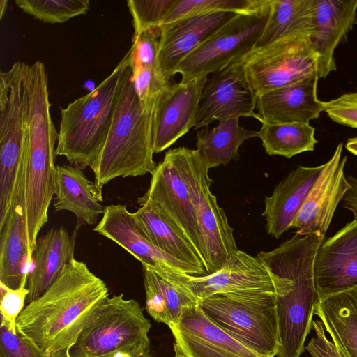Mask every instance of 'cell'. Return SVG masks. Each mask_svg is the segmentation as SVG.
Instances as JSON below:
<instances>
[{"label":"cell","mask_w":357,"mask_h":357,"mask_svg":"<svg viewBox=\"0 0 357 357\" xmlns=\"http://www.w3.org/2000/svg\"><path fill=\"white\" fill-rule=\"evenodd\" d=\"M271 0L248 13H238L189 54L176 73L187 83L226 68L255 50L268 20Z\"/></svg>","instance_id":"9c48e42d"},{"label":"cell","mask_w":357,"mask_h":357,"mask_svg":"<svg viewBox=\"0 0 357 357\" xmlns=\"http://www.w3.org/2000/svg\"><path fill=\"white\" fill-rule=\"evenodd\" d=\"M93 230L123 248L142 265L153 268H172L195 275L190 266L167 255L145 237L133 213L127 209L126 205L118 204L104 207L102 217Z\"/></svg>","instance_id":"d6986e66"},{"label":"cell","mask_w":357,"mask_h":357,"mask_svg":"<svg viewBox=\"0 0 357 357\" xmlns=\"http://www.w3.org/2000/svg\"><path fill=\"white\" fill-rule=\"evenodd\" d=\"M239 119L219 121L211 129L202 128L197 133V150L211 168L225 166L238 159V149L247 139L259 137V132L239 125Z\"/></svg>","instance_id":"f546056e"},{"label":"cell","mask_w":357,"mask_h":357,"mask_svg":"<svg viewBox=\"0 0 357 357\" xmlns=\"http://www.w3.org/2000/svg\"><path fill=\"white\" fill-rule=\"evenodd\" d=\"M314 0H271L270 13L255 49L287 38H310Z\"/></svg>","instance_id":"f1b7e54d"},{"label":"cell","mask_w":357,"mask_h":357,"mask_svg":"<svg viewBox=\"0 0 357 357\" xmlns=\"http://www.w3.org/2000/svg\"><path fill=\"white\" fill-rule=\"evenodd\" d=\"M324 112L333 121L357 128V92L343 94L325 102Z\"/></svg>","instance_id":"f35d334b"},{"label":"cell","mask_w":357,"mask_h":357,"mask_svg":"<svg viewBox=\"0 0 357 357\" xmlns=\"http://www.w3.org/2000/svg\"><path fill=\"white\" fill-rule=\"evenodd\" d=\"M127 76L105 144L91 165L94 183L100 188L117 177L152 174L154 107H144Z\"/></svg>","instance_id":"5b68a950"},{"label":"cell","mask_w":357,"mask_h":357,"mask_svg":"<svg viewBox=\"0 0 357 357\" xmlns=\"http://www.w3.org/2000/svg\"><path fill=\"white\" fill-rule=\"evenodd\" d=\"M151 327L139 303L123 294L105 298L95 310L75 344L71 357H104L122 349L151 344Z\"/></svg>","instance_id":"ba28073f"},{"label":"cell","mask_w":357,"mask_h":357,"mask_svg":"<svg viewBox=\"0 0 357 357\" xmlns=\"http://www.w3.org/2000/svg\"><path fill=\"white\" fill-rule=\"evenodd\" d=\"M68 349L60 351L51 357H71L69 354Z\"/></svg>","instance_id":"f6af8a7d"},{"label":"cell","mask_w":357,"mask_h":357,"mask_svg":"<svg viewBox=\"0 0 357 357\" xmlns=\"http://www.w3.org/2000/svg\"><path fill=\"white\" fill-rule=\"evenodd\" d=\"M0 357H44L27 340L17 331L13 333L1 321Z\"/></svg>","instance_id":"74e56055"},{"label":"cell","mask_w":357,"mask_h":357,"mask_svg":"<svg viewBox=\"0 0 357 357\" xmlns=\"http://www.w3.org/2000/svg\"><path fill=\"white\" fill-rule=\"evenodd\" d=\"M28 135L24 162V218L31 260L38 234L48 221L55 192L56 132L50 114L47 75L44 64L29 66Z\"/></svg>","instance_id":"7a4b0ae2"},{"label":"cell","mask_w":357,"mask_h":357,"mask_svg":"<svg viewBox=\"0 0 357 357\" xmlns=\"http://www.w3.org/2000/svg\"><path fill=\"white\" fill-rule=\"evenodd\" d=\"M312 329L315 335L312 337L305 349L312 357H344L326 335L323 323L320 319L313 320Z\"/></svg>","instance_id":"ab89813d"},{"label":"cell","mask_w":357,"mask_h":357,"mask_svg":"<svg viewBox=\"0 0 357 357\" xmlns=\"http://www.w3.org/2000/svg\"><path fill=\"white\" fill-rule=\"evenodd\" d=\"M318 60L310 38H287L253 50L243 57V68L257 96L318 73Z\"/></svg>","instance_id":"30bf717a"},{"label":"cell","mask_w":357,"mask_h":357,"mask_svg":"<svg viewBox=\"0 0 357 357\" xmlns=\"http://www.w3.org/2000/svg\"><path fill=\"white\" fill-rule=\"evenodd\" d=\"M238 14L218 12L161 26L158 66L164 79L172 82L182 61Z\"/></svg>","instance_id":"ac0fdd59"},{"label":"cell","mask_w":357,"mask_h":357,"mask_svg":"<svg viewBox=\"0 0 357 357\" xmlns=\"http://www.w3.org/2000/svg\"><path fill=\"white\" fill-rule=\"evenodd\" d=\"M174 357H188L184 352L175 344H174Z\"/></svg>","instance_id":"ee69618b"},{"label":"cell","mask_w":357,"mask_h":357,"mask_svg":"<svg viewBox=\"0 0 357 357\" xmlns=\"http://www.w3.org/2000/svg\"><path fill=\"white\" fill-rule=\"evenodd\" d=\"M243 57L207 78L200 98L194 130L207 127L213 121L252 117L257 96L249 85L243 68Z\"/></svg>","instance_id":"4fadbf2b"},{"label":"cell","mask_w":357,"mask_h":357,"mask_svg":"<svg viewBox=\"0 0 357 357\" xmlns=\"http://www.w3.org/2000/svg\"><path fill=\"white\" fill-rule=\"evenodd\" d=\"M108 296L105 282L74 258L40 296L26 304L17 319V331L44 357H51L75 344Z\"/></svg>","instance_id":"6da1fadb"},{"label":"cell","mask_w":357,"mask_h":357,"mask_svg":"<svg viewBox=\"0 0 357 357\" xmlns=\"http://www.w3.org/2000/svg\"><path fill=\"white\" fill-rule=\"evenodd\" d=\"M318 73L257 96L256 114L262 123H309L324 112L325 102L317 98Z\"/></svg>","instance_id":"ffe728a7"},{"label":"cell","mask_w":357,"mask_h":357,"mask_svg":"<svg viewBox=\"0 0 357 357\" xmlns=\"http://www.w3.org/2000/svg\"><path fill=\"white\" fill-rule=\"evenodd\" d=\"M153 202L188 240L206 266L205 250L185 183L178 168L175 149L165 153L151 174L150 184L137 201Z\"/></svg>","instance_id":"7c38bea8"},{"label":"cell","mask_w":357,"mask_h":357,"mask_svg":"<svg viewBox=\"0 0 357 357\" xmlns=\"http://www.w3.org/2000/svg\"><path fill=\"white\" fill-rule=\"evenodd\" d=\"M55 211H66L77 218L79 227L93 225L104 212L102 190L89 181L82 169L72 165H57L55 178Z\"/></svg>","instance_id":"d4e9b609"},{"label":"cell","mask_w":357,"mask_h":357,"mask_svg":"<svg viewBox=\"0 0 357 357\" xmlns=\"http://www.w3.org/2000/svg\"><path fill=\"white\" fill-rule=\"evenodd\" d=\"M169 328L188 357H264L211 321L199 304L185 309Z\"/></svg>","instance_id":"e0dca14e"},{"label":"cell","mask_w":357,"mask_h":357,"mask_svg":"<svg viewBox=\"0 0 357 357\" xmlns=\"http://www.w3.org/2000/svg\"><path fill=\"white\" fill-rule=\"evenodd\" d=\"M325 236L296 234L276 248L261 251L257 257L278 276L292 281L291 289L278 297L280 347L276 357H300L312 328L316 304L319 301L314 280V262Z\"/></svg>","instance_id":"3957f363"},{"label":"cell","mask_w":357,"mask_h":357,"mask_svg":"<svg viewBox=\"0 0 357 357\" xmlns=\"http://www.w3.org/2000/svg\"><path fill=\"white\" fill-rule=\"evenodd\" d=\"M142 268L146 310L155 321L169 326L179 320L185 309L199 304V300L169 273L172 268L146 265Z\"/></svg>","instance_id":"4316f807"},{"label":"cell","mask_w":357,"mask_h":357,"mask_svg":"<svg viewBox=\"0 0 357 357\" xmlns=\"http://www.w3.org/2000/svg\"><path fill=\"white\" fill-rule=\"evenodd\" d=\"M324 164L316 167L298 166L275 188L271 196L264 199L267 233L279 238L291 228L298 212L312 185L321 174Z\"/></svg>","instance_id":"603a6c76"},{"label":"cell","mask_w":357,"mask_h":357,"mask_svg":"<svg viewBox=\"0 0 357 357\" xmlns=\"http://www.w3.org/2000/svg\"><path fill=\"white\" fill-rule=\"evenodd\" d=\"M177 0H128L132 17L134 36L160 27Z\"/></svg>","instance_id":"836d02e7"},{"label":"cell","mask_w":357,"mask_h":357,"mask_svg":"<svg viewBox=\"0 0 357 357\" xmlns=\"http://www.w3.org/2000/svg\"><path fill=\"white\" fill-rule=\"evenodd\" d=\"M343 144L336 147L306 197L291 228L296 234L319 233L325 236L336 208L350 185L344 174L347 157L341 158Z\"/></svg>","instance_id":"9a60e30c"},{"label":"cell","mask_w":357,"mask_h":357,"mask_svg":"<svg viewBox=\"0 0 357 357\" xmlns=\"http://www.w3.org/2000/svg\"><path fill=\"white\" fill-rule=\"evenodd\" d=\"M267 0H177L162 25L183 19L218 12L244 13L262 6Z\"/></svg>","instance_id":"1f68e13d"},{"label":"cell","mask_w":357,"mask_h":357,"mask_svg":"<svg viewBox=\"0 0 357 357\" xmlns=\"http://www.w3.org/2000/svg\"><path fill=\"white\" fill-rule=\"evenodd\" d=\"M7 3H8V1L7 0H1L0 1V16H1V18H2L3 15V13L6 9V6H7Z\"/></svg>","instance_id":"bcb514c9"},{"label":"cell","mask_w":357,"mask_h":357,"mask_svg":"<svg viewBox=\"0 0 357 357\" xmlns=\"http://www.w3.org/2000/svg\"><path fill=\"white\" fill-rule=\"evenodd\" d=\"M151 344L128 347L104 357H152Z\"/></svg>","instance_id":"b9f144b4"},{"label":"cell","mask_w":357,"mask_h":357,"mask_svg":"<svg viewBox=\"0 0 357 357\" xmlns=\"http://www.w3.org/2000/svg\"><path fill=\"white\" fill-rule=\"evenodd\" d=\"M132 65V63H131ZM131 79L140 102L144 107L155 105L167 82L158 70L132 65Z\"/></svg>","instance_id":"e575fe53"},{"label":"cell","mask_w":357,"mask_h":357,"mask_svg":"<svg viewBox=\"0 0 357 357\" xmlns=\"http://www.w3.org/2000/svg\"><path fill=\"white\" fill-rule=\"evenodd\" d=\"M23 12L46 23H64L84 15L89 9L88 0H16Z\"/></svg>","instance_id":"d6a6232c"},{"label":"cell","mask_w":357,"mask_h":357,"mask_svg":"<svg viewBox=\"0 0 357 357\" xmlns=\"http://www.w3.org/2000/svg\"><path fill=\"white\" fill-rule=\"evenodd\" d=\"M207 317L264 357L280 347L278 296L268 291L219 293L199 300Z\"/></svg>","instance_id":"8992f818"},{"label":"cell","mask_w":357,"mask_h":357,"mask_svg":"<svg viewBox=\"0 0 357 357\" xmlns=\"http://www.w3.org/2000/svg\"><path fill=\"white\" fill-rule=\"evenodd\" d=\"M133 213L145 237L157 248L190 266L195 275H207L204 264L188 240L151 200L137 201Z\"/></svg>","instance_id":"484cf974"},{"label":"cell","mask_w":357,"mask_h":357,"mask_svg":"<svg viewBox=\"0 0 357 357\" xmlns=\"http://www.w3.org/2000/svg\"><path fill=\"white\" fill-rule=\"evenodd\" d=\"M345 147L350 153L357 156V137L349 139Z\"/></svg>","instance_id":"7bdbcfd3"},{"label":"cell","mask_w":357,"mask_h":357,"mask_svg":"<svg viewBox=\"0 0 357 357\" xmlns=\"http://www.w3.org/2000/svg\"><path fill=\"white\" fill-rule=\"evenodd\" d=\"M24 180H19L13 207L0 228V282L11 289L26 287L31 261L24 218Z\"/></svg>","instance_id":"7402d4cb"},{"label":"cell","mask_w":357,"mask_h":357,"mask_svg":"<svg viewBox=\"0 0 357 357\" xmlns=\"http://www.w3.org/2000/svg\"><path fill=\"white\" fill-rule=\"evenodd\" d=\"M357 0H314L313 31L310 40L319 55L318 75L336 70L335 50L356 22Z\"/></svg>","instance_id":"44dd1931"},{"label":"cell","mask_w":357,"mask_h":357,"mask_svg":"<svg viewBox=\"0 0 357 357\" xmlns=\"http://www.w3.org/2000/svg\"><path fill=\"white\" fill-rule=\"evenodd\" d=\"M347 179L350 188L342 199L343 206L351 211L354 218L357 219V178L349 176Z\"/></svg>","instance_id":"60d3db41"},{"label":"cell","mask_w":357,"mask_h":357,"mask_svg":"<svg viewBox=\"0 0 357 357\" xmlns=\"http://www.w3.org/2000/svg\"><path fill=\"white\" fill-rule=\"evenodd\" d=\"M259 137L269 155L290 158L305 151H312L317 140L315 129L310 123H262Z\"/></svg>","instance_id":"4dcf8cb0"},{"label":"cell","mask_w":357,"mask_h":357,"mask_svg":"<svg viewBox=\"0 0 357 357\" xmlns=\"http://www.w3.org/2000/svg\"><path fill=\"white\" fill-rule=\"evenodd\" d=\"M160 28L149 29L134 36L132 52V65L156 69L158 66V54Z\"/></svg>","instance_id":"d590c367"},{"label":"cell","mask_w":357,"mask_h":357,"mask_svg":"<svg viewBox=\"0 0 357 357\" xmlns=\"http://www.w3.org/2000/svg\"><path fill=\"white\" fill-rule=\"evenodd\" d=\"M78 226L73 235L60 226L38 238L31 256L26 288V304L40 296L56 280L64 267L74 259Z\"/></svg>","instance_id":"cb8c5ba5"},{"label":"cell","mask_w":357,"mask_h":357,"mask_svg":"<svg viewBox=\"0 0 357 357\" xmlns=\"http://www.w3.org/2000/svg\"><path fill=\"white\" fill-rule=\"evenodd\" d=\"M0 294L1 321L16 334V321L25 307L29 290L26 287L11 289L0 282Z\"/></svg>","instance_id":"8d00e7d4"},{"label":"cell","mask_w":357,"mask_h":357,"mask_svg":"<svg viewBox=\"0 0 357 357\" xmlns=\"http://www.w3.org/2000/svg\"><path fill=\"white\" fill-rule=\"evenodd\" d=\"M175 151L205 250L206 271L211 274L226 266L238 250L234 229L211 192L213 181L202 155L197 149L184 146L175 148Z\"/></svg>","instance_id":"52a82bcc"},{"label":"cell","mask_w":357,"mask_h":357,"mask_svg":"<svg viewBox=\"0 0 357 357\" xmlns=\"http://www.w3.org/2000/svg\"><path fill=\"white\" fill-rule=\"evenodd\" d=\"M314 280L319 299L357 287V219L320 244Z\"/></svg>","instance_id":"2e32d148"},{"label":"cell","mask_w":357,"mask_h":357,"mask_svg":"<svg viewBox=\"0 0 357 357\" xmlns=\"http://www.w3.org/2000/svg\"><path fill=\"white\" fill-rule=\"evenodd\" d=\"M131 63L130 48L97 87L61 109L56 155L82 169L91 167L108 135Z\"/></svg>","instance_id":"277c9868"},{"label":"cell","mask_w":357,"mask_h":357,"mask_svg":"<svg viewBox=\"0 0 357 357\" xmlns=\"http://www.w3.org/2000/svg\"><path fill=\"white\" fill-rule=\"evenodd\" d=\"M314 314L337 349L344 357H357V287L319 299Z\"/></svg>","instance_id":"83f0119b"},{"label":"cell","mask_w":357,"mask_h":357,"mask_svg":"<svg viewBox=\"0 0 357 357\" xmlns=\"http://www.w3.org/2000/svg\"><path fill=\"white\" fill-rule=\"evenodd\" d=\"M168 272L199 300L219 293L253 291L272 292L279 297L292 287L289 278L277 275L257 257L240 250L226 266L211 274L191 275L174 269Z\"/></svg>","instance_id":"8fae6325"},{"label":"cell","mask_w":357,"mask_h":357,"mask_svg":"<svg viewBox=\"0 0 357 357\" xmlns=\"http://www.w3.org/2000/svg\"><path fill=\"white\" fill-rule=\"evenodd\" d=\"M208 76L187 83L169 82L158 94L153 112V152L163 151L194 128Z\"/></svg>","instance_id":"5bb4252c"}]
</instances>
